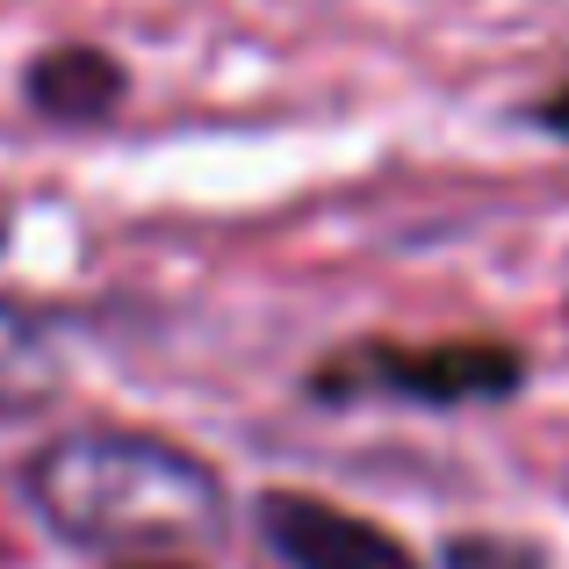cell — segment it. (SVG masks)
I'll list each match as a JSON object with an SVG mask.
<instances>
[{"label":"cell","mask_w":569,"mask_h":569,"mask_svg":"<svg viewBox=\"0 0 569 569\" xmlns=\"http://www.w3.org/2000/svg\"><path fill=\"white\" fill-rule=\"evenodd\" d=\"M22 101L43 123L94 130L130 101V66L116 51H101V43H51V51H37L22 66Z\"/></svg>","instance_id":"obj_4"},{"label":"cell","mask_w":569,"mask_h":569,"mask_svg":"<svg viewBox=\"0 0 569 569\" xmlns=\"http://www.w3.org/2000/svg\"><path fill=\"white\" fill-rule=\"evenodd\" d=\"M22 490L51 533L109 556H167L223 527V483L159 432H66L37 447Z\"/></svg>","instance_id":"obj_1"},{"label":"cell","mask_w":569,"mask_h":569,"mask_svg":"<svg viewBox=\"0 0 569 569\" xmlns=\"http://www.w3.org/2000/svg\"><path fill=\"white\" fill-rule=\"evenodd\" d=\"M447 569H541V556L512 548V541H455L447 548Z\"/></svg>","instance_id":"obj_6"},{"label":"cell","mask_w":569,"mask_h":569,"mask_svg":"<svg viewBox=\"0 0 569 569\" xmlns=\"http://www.w3.org/2000/svg\"><path fill=\"white\" fill-rule=\"evenodd\" d=\"M123 569H188V562H123Z\"/></svg>","instance_id":"obj_8"},{"label":"cell","mask_w":569,"mask_h":569,"mask_svg":"<svg viewBox=\"0 0 569 569\" xmlns=\"http://www.w3.org/2000/svg\"><path fill=\"white\" fill-rule=\"evenodd\" d=\"M66 389V361H58L51 332L29 318L22 303L0 296V418H29Z\"/></svg>","instance_id":"obj_5"},{"label":"cell","mask_w":569,"mask_h":569,"mask_svg":"<svg viewBox=\"0 0 569 569\" xmlns=\"http://www.w3.org/2000/svg\"><path fill=\"white\" fill-rule=\"evenodd\" d=\"M527 382L519 347L447 339V347H353L318 376V397H411V403H490Z\"/></svg>","instance_id":"obj_2"},{"label":"cell","mask_w":569,"mask_h":569,"mask_svg":"<svg viewBox=\"0 0 569 569\" xmlns=\"http://www.w3.org/2000/svg\"><path fill=\"white\" fill-rule=\"evenodd\" d=\"M260 533L289 569H418V556L397 533H382L361 512H339L310 490H267Z\"/></svg>","instance_id":"obj_3"},{"label":"cell","mask_w":569,"mask_h":569,"mask_svg":"<svg viewBox=\"0 0 569 569\" xmlns=\"http://www.w3.org/2000/svg\"><path fill=\"white\" fill-rule=\"evenodd\" d=\"M0 246H8V217H0Z\"/></svg>","instance_id":"obj_9"},{"label":"cell","mask_w":569,"mask_h":569,"mask_svg":"<svg viewBox=\"0 0 569 569\" xmlns=\"http://www.w3.org/2000/svg\"><path fill=\"white\" fill-rule=\"evenodd\" d=\"M527 123L548 130V138H569V87H556V94H541V101H527Z\"/></svg>","instance_id":"obj_7"}]
</instances>
